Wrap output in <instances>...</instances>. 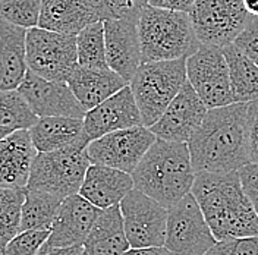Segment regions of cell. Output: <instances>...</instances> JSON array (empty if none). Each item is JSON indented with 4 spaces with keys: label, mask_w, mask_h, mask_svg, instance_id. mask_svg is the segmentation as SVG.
Masks as SVG:
<instances>
[{
    "label": "cell",
    "mask_w": 258,
    "mask_h": 255,
    "mask_svg": "<svg viewBox=\"0 0 258 255\" xmlns=\"http://www.w3.org/2000/svg\"><path fill=\"white\" fill-rule=\"evenodd\" d=\"M30 135L37 153H51L78 144H90L84 134V119L77 117H41L30 129Z\"/></svg>",
    "instance_id": "obj_23"
},
{
    "label": "cell",
    "mask_w": 258,
    "mask_h": 255,
    "mask_svg": "<svg viewBox=\"0 0 258 255\" xmlns=\"http://www.w3.org/2000/svg\"><path fill=\"white\" fill-rule=\"evenodd\" d=\"M157 141L150 128L134 126L107 134L87 145L91 164H100L132 175L147 151Z\"/></svg>",
    "instance_id": "obj_11"
},
{
    "label": "cell",
    "mask_w": 258,
    "mask_h": 255,
    "mask_svg": "<svg viewBox=\"0 0 258 255\" xmlns=\"http://www.w3.org/2000/svg\"><path fill=\"white\" fill-rule=\"evenodd\" d=\"M25 189L0 188V249L21 233Z\"/></svg>",
    "instance_id": "obj_28"
},
{
    "label": "cell",
    "mask_w": 258,
    "mask_h": 255,
    "mask_svg": "<svg viewBox=\"0 0 258 255\" xmlns=\"http://www.w3.org/2000/svg\"><path fill=\"white\" fill-rule=\"evenodd\" d=\"M90 166L85 144L51 153H38L32 163L27 189L47 192L60 200L77 195Z\"/></svg>",
    "instance_id": "obj_6"
},
{
    "label": "cell",
    "mask_w": 258,
    "mask_h": 255,
    "mask_svg": "<svg viewBox=\"0 0 258 255\" xmlns=\"http://www.w3.org/2000/svg\"><path fill=\"white\" fill-rule=\"evenodd\" d=\"M113 9L116 12L117 18H122V16H126L132 12H137V11H141L135 6L134 0H110Z\"/></svg>",
    "instance_id": "obj_39"
},
{
    "label": "cell",
    "mask_w": 258,
    "mask_h": 255,
    "mask_svg": "<svg viewBox=\"0 0 258 255\" xmlns=\"http://www.w3.org/2000/svg\"><path fill=\"white\" fill-rule=\"evenodd\" d=\"M135 189L172 208L191 194L195 170L188 144L157 140L132 173Z\"/></svg>",
    "instance_id": "obj_3"
},
{
    "label": "cell",
    "mask_w": 258,
    "mask_h": 255,
    "mask_svg": "<svg viewBox=\"0 0 258 255\" xmlns=\"http://www.w3.org/2000/svg\"><path fill=\"white\" fill-rule=\"evenodd\" d=\"M233 46L258 66V16H249Z\"/></svg>",
    "instance_id": "obj_33"
},
{
    "label": "cell",
    "mask_w": 258,
    "mask_h": 255,
    "mask_svg": "<svg viewBox=\"0 0 258 255\" xmlns=\"http://www.w3.org/2000/svg\"><path fill=\"white\" fill-rule=\"evenodd\" d=\"M30 131H15L0 141V188L25 189L37 156Z\"/></svg>",
    "instance_id": "obj_18"
},
{
    "label": "cell",
    "mask_w": 258,
    "mask_h": 255,
    "mask_svg": "<svg viewBox=\"0 0 258 255\" xmlns=\"http://www.w3.org/2000/svg\"><path fill=\"white\" fill-rule=\"evenodd\" d=\"M189 16L201 44L223 48L235 43L251 15L243 0H197Z\"/></svg>",
    "instance_id": "obj_8"
},
{
    "label": "cell",
    "mask_w": 258,
    "mask_h": 255,
    "mask_svg": "<svg viewBox=\"0 0 258 255\" xmlns=\"http://www.w3.org/2000/svg\"><path fill=\"white\" fill-rule=\"evenodd\" d=\"M134 126L144 125L129 85L93 110H88L84 117V134L88 143L107 134Z\"/></svg>",
    "instance_id": "obj_16"
},
{
    "label": "cell",
    "mask_w": 258,
    "mask_h": 255,
    "mask_svg": "<svg viewBox=\"0 0 258 255\" xmlns=\"http://www.w3.org/2000/svg\"><path fill=\"white\" fill-rule=\"evenodd\" d=\"M68 87L77 97L85 112L93 110L98 104L114 96L129 84L112 69H97L77 66L68 80Z\"/></svg>",
    "instance_id": "obj_21"
},
{
    "label": "cell",
    "mask_w": 258,
    "mask_h": 255,
    "mask_svg": "<svg viewBox=\"0 0 258 255\" xmlns=\"http://www.w3.org/2000/svg\"><path fill=\"white\" fill-rule=\"evenodd\" d=\"M132 175L112 167L91 164L85 173L80 195L100 210L120 206L122 200L134 191Z\"/></svg>",
    "instance_id": "obj_19"
},
{
    "label": "cell",
    "mask_w": 258,
    "mask_h": 255,
    "mask_svg": "<svg viewBox=\"0 0 258 255\" xmlns=\"http://www.w3.org/2000/svg\"><path fill=\"white\" fill-rule=\"evenodd\" d=\"M27 63L32 74L54 82H68L78 66L77 35L31 28L27 34Z\"/></svg>",
    "instance_id": "obj_7"
},
{
    "label": "cell",
    "mask_w": 258,
    "mask_h": 255,
    "mask_svg": "<svg viewBox=\"0 0 258 255\" xmlns=\"http://www.w3.org/2000/svg\"><path fill=\"white\" fill-rule=\"evenodd\" d=\"M18 91L25 98L32 113L41 117H85V109L66 82L47 81L28 71Z\"/></svg>",
    "instance_id": "obj_15"
},
{
    "label": "cell",
    "mask_w": 258,
    "mask_h": 255,
    "mask_svg": "<svg viewBox=\"0 0 258 255\" xmlns=\"http://www.w3.org/2000/svg\"><path fill=\"white\" fill-rule=\"evenodd\" d=\"M186 77L209 110L235 104L223 48L201 44L186 59Z\"/></svg>",
    "instance_id": "obj_9"
},
{
    "label": "cell",
    "mask_w": 258,
    "mask_h": 255,
    "mask_svg": "<svg viewBox=\"0 0 258 255\" xmlns=\"http://www.w3.org/2000/svg\"><path fill=\"white\" fill-rule=\"evenodd\" d=\"M43 0H0V16L25 30L37 28Z\"/></svg>",
    "instance_id": "obj_30"
},
{
    "label": "cell",
    "mask_w": 258,
    "mask_h": 255,
    "mask_svg": "<svg viewBox=\"0 0 258 255\" xmlns=\"http://www.w3.org/2000/svg\"><path fill=\"white\" fill-rule=\"evenodd\" d=\"M123 255H173L167 248L160 246V248H131L129 251H126Z\"/></svg>",
    "instance_id": "obj_40"
},
{
    "label": "cell",
    "mask_w": 258,
    "mask_h": 255,
    "mask_svg": "<svg viewBox=\"0 0 258 255\" xmlns=\"http://www.w3.org/2000/svg\"><path fill=\"white\" fill-rule=\"evenodd\" d=\"M140 14L141 11H137L122 18L103 21L107 65L128 84L143 63L138 34Z\"/></svg>",
    "instance_id": "obj_13"
},
{
    "label": "cell",
    "mask_w": 258,
    "mask_h": 255,
    "mask_svg": "<svg viewBox=\"0 0 258 255\" xmlns=\"http://www.w3.org/2000/svg\"><path fill=\"white\" fill-rule=\"evenodd\" d=\"M138 34L143 63L188 59L201 46L188 12L147 6L140 14Z\"/></svg>",
    "instance_id": "obj_4"
},
{
    "label": "cell",
    "mask_w": 258,
    "mask_h": 255,
    "mask_svg": "<svg viewBox=\"0 0 258 255\" xmlns=\"http://www.w3.org/2000/svg\"><path fill=\"white\" fill-rule=\"evenodd\" d=\"M197 0H150L148 6L166 9V11H176V12H191Z\"/></svg>",
    "instance_id": "obj_36"
},
{
    "label": "cell",
    "mask_w": 258,
    "mask_h": 255,
    "mask_svg": "<svg viewBox=\"0 0 258 255\" xmlns=\"http://www.w3.org/2000/svg\"><path fill=\"white\" fill-rule=\"evenodd\" d=\"M204 255H258V236L217 240Z\"/></svg>",
    "instance_id": "obj_32"
},
{
    "label": "cell",
    "mask_w": 258,
    "mask_h": 255,
    "mask_svg": "<svg viewBox=\"0 0 258 255\" xmlns=\"http://www.w3.org/2000/svg\"><path fill=\"white\" fill-rule=\"evenodd\" d=\"M63 200L47 192L25 189L21 216V232L50 230Z\"/></svg>",
    "instance_id": "obj_26"
},
{
    "label": "cell",
    "mask_w": 258,
    "mask_h": 255,
    "mask_svg": "<svg viewBox=\"0 0 258 255\" xmlns=\"http://www.w3.org/2000/svg\"><path fill=\"white\" fill-rule=\"evenodd\" d=\"M248 104L211 109L188 141L195 173L239 172L251 163L246 135Z\"/></svg>",
    "instance_id": "obj_1"
},
{
    "label": "cell",
    "mask_w": 258,
    "mask_h": 255,
    "mask_svg": "<svg viewBox=\"0 0 258 255\" xmlns=\"http://www.w3.org/2000/svg\"><path fill=\"white\" fill-rule=\"evenodd\" d=\"M84 246H71V248H54L44 243V246L38 251L37 255H81Z\"/></svg>",
    "instance_id": "obj_38"
},
{
    "label": "cell",
    "mask_w": 258,
    "mask_h": 255,
    "mask_svg": "<svg viewBox=\"0 0 258 255\" xmlns=\"http://www.w3.org/2000/svg\"><path fill=\"white\" fill-rule=\"evenodd\" d=\"M207 112V106L186 81L179 94L150 131L157 140L186 144L201 126Z\"/></svg>",
    "instance_id": "obj_14"
},
{
    "label": "cell",
    "mask_w": 258,
    "mask_h": 255,
    "mask_svg": "<svg viewBox=\"0 0 258 255\" xmlns=\"http://www.w3.org/2000/svg\"><path fill=\"white\" fill-rule=\"evenodd\" d=\"M148 2L150 0H134V3H135V6L138 8V9H144V8H147L148 6Z\"/></svg>",
    "instance_id": "obj_43"
},
{
    "label": "cell",
    "mask_w": 258,
    "mask_h": 255,
    "mask_svg": "<svg viewBox=\"0 0 258 255\" xmlns=\"http://www.w3.org/2000/svg\"><path fill=\"white\" fill-rule=\"evenodd\" d=\"M48 236L50 230L21 232L0 249V255H37L47 242Z\"/></svg>",
    "instance_id": "obj_31"
},
{
    "label": "cell",
    "mask_w": 258,
    "mask_h": 255,
    "mask_svg": "<svg viewBox=\"0 0 258 255\" xmlns=\"http://www.w3.org/2000/svg\"><path fill=\"white\" fill-rule=\"evenodd\" d=\"M216 242L192 194L169 208L164 248L172 254L204 255Z\"/></svg>",
    "instance_id": "obj_10"
},
{
    "label": "cell",
    "mask_w": 258,
    "mask_h": 255,
    "mask_svg": "<svg viewBox=\"0 0 258 255\" xmlns=\"http://www.w3.org/2000/svg\"><path fill=\"white\" fill-rule=\"evenodd\" d=\"M119 207L131 248L140 249L164 246L167 208L138 189L129 192Z\"/></svg>",
    "instance_id": "obj_12"
},
{
    "label": "cell",
    "mask_w": 258,
    "mask_h": 255,
    "mask_svg": "<svg viewBox=\"0 0 258 255\" xmlns=\"http://www.w3.org/2000/svg\"><path fill=\"white\" fill-rule=\"evenodd\" d=\"M77 53H78L80 66L97 68V69L109 68L107 57H106V40H104V22L103 21H98L85 27L77 35Z\"/></svg>",
    "instance_id": "obj_27"
},
{
    "label": "cell",
    "mask_w": 258,
    "mask_h": 255,
    "mask_svg": "<svg viewBox=\"0 0 258 255\" xmlns=\"http://www.w3.org/2000/svg\"><path fill=\"white\" fill-rule=\"evenodd\" d=\"M246 135L251 163H258V100L248 103L246 112Z\"/></svg>",
    "instance_id": "obj_34"
},
{
    "label": "cell",
    "mask_w": 258,
    "mask_h": 255,
    "mask_svg": "<svg viewBox=\"0 0 258 255\" xmlns=\"http://www.w3.org/2000/svg\"><path fill=\"white\" fill-rule=\"evenodd\" d=\"M81 255H88V254H87V252H85V251H82V254H81Z\"/></svg>",
    "instance_id": "obj_44"
},
{
    "label": "cell",
    "mask_w": 258,
    "mask_h": 255,
    "mask_svg": "<svg viewBox=\"0 0 258 255\" xmlns=\"http://www.w3.org/2000/svg\"><path fill=\"white\" fill-rule=\"evenodd\" d=\"M131 249L120 207L101 210L84 243L88 255H123Z\"/></svg>",
    "instance_id": "obj_24"
},
{
    "label": "cell",
    "mask_w": 258,
    "mask_h": 255,
    "mask_svg": "<svg viewBox=\"0 0 258 255\" xmlns=\"http://www.w3.org/2000/svg\"><path fill=\"white\" fill-rule=\"evenodd\" d=\"M101 21L87 0H43L38 28L78 35L85 27Z\"/></svg>",
    "instance_id": "obj_22"
},
{
    "label": "cell",
    "mask_w": 258,
    "mask_h": 255,
    "mask_svg": "<svg viewBox=\"0 0 258 255\" xmlns=\"http://www.w3.org/2000/svg\"><path fill=\"white\" fill-rule=\"evenodd\" d=\"M186 81V59L141 63L129 87L145 128L160 119Z\"/></svg>",
    "instance_id": "obj_5"
},
{
    "label": "cell",
    "mask_w": 258,
    "mask_h": 255,
    "mask_svg": "<svg viewBox=\"0 0 258 255\" xmlns=\"http://www.w3.org/2000/svg\"><path fill=\"white\" fill-rule=\"evenodd\" d=\"M38 117L32 113L25 98L18 90L0 91V126L14 128L15 131H30Z\"/></svg>",
    "instance_id": "obj_29"
},
{
    "label": "cell",
    "mask_w": 258,
    "mask_h": 255,
    "mask_svg": "<svg viewBox=\"0 0 258 255\" xmlns=\"http://www.w3.org/2000/svg\"><path fill=\"white\" fill-rule=\"evenodd\" d=\"M242 188L258 216V163H249L239 170Z\"/></svg>",
    "instance_id": "obj_35"
},
{
    "label": "cell",
    "mask_w": 258,
    "mask_h": 255,
    "mask_svg": "<svg viewBox=\"0 0 258 255\" xmlns=\"http://www.w3.org/2000/svg\"><path fill=\"white\" fill-rule=\"evenodd\" d=\"M100 211L80 194L64 198L46 243L54 248L84 246Z\"/></svg>",
    "instance_id": "obj_17"
},
{
    "label": "cell",
    "mask_w": 258,
    "mask_h": 255,
    "mask_svg": "<svg viewBox=\"0 0 258 255\" xmlns=\"http://www.w3.org/2000/svg\"><path fill=\"white\" fill-rule=\"evenodd\" d=\"M243 6L251 16H258V0H243Z\"/></svg>",
    "instance_id": "obj_41"
},
{
    "label": "cell",
    "mask_w": 258,
    "mask_h": 255,
    "mask_svg": "<svg viewBox=\"0 0 258 255\" xmlns=\"http://www.w3.org/2000/svg\"><path fill=\"white\" fill-rule=\"evenodd\" d=\"M191 194L216 240L258 236V216L243 192L239 172L195 173Z\"/></svg>",
    "instance_id": "obj_2"
},
{
    "label": "cell",
    "mask_w": 258,
    "mask_h": 255,
    "mask_svg": "<svg viewBox=\"0 0 258 255\" xmlns=\"http://www.w3.org/2000/svg\"><path fill=\"white\" fill-rule=\"evenodd\" d=\"M27 34L0 16V91L18 90L28 74Z\"/></svg>",
    "instance_id": "obj_20"
},
{
    "label": "cell",
    "mask_w": 258,
    "mask_h": 255,
    "mask_svg": "<svg viewBox=\"0 0 258 255\" xmlns=\"http://www.w3.org/2000/svg\"><path fill=\"white\" fill-rule=\"evenodd\" d=\"M87 2L96 9V12L100 15L101 21H107V19L117 18L114 9H113L112 3H110V0H87Z\"/></svg>",
    "instance_id": "obj_37"
},
{
    "label": "cell",
    "mask_w": 258,
    "mask_h": 255,
    "mask_svg": "<svg viewBox=\"0 0 258 255\" xmlns=\"http://www.w3.org/2000/svg\"><path fill=\"white\" fill-rule=\"evenodd\" d=\"M229 66L230 88L235 103H252L258 100V66L233 44L223 47Z\"/></svg>",
    "instance_id": "obj_25"
},
{
    "label": "cell",
    "mask_w": 258,
    "mask_h": 255,
    "mask_svg": "<svg viewBox=\"0 0 258 255\" xmlns=\"http://www.w3.org/2000/svg\"><path fill=\"white\" fill-rule=\"evenodd\" d=\"M15 132V129L14 128H9V126H0V141H3L6 137H9L11 134H14Z\"/></svg>",
    "instance_id": "obj_42"
}]
</instances>
